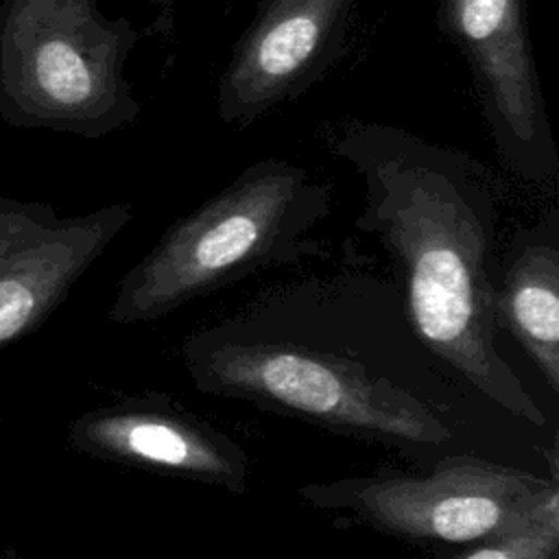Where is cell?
<instances>
[{"label": "cell", "mask_w": 559, "mask_h": 559, "mask_svg": "<svg viewBox=\"0 0 559 559\" xmlns=\"http://www.w3.org/2000/svg\"><path fill=\"white\" fill-rule=\"evenodd\" d=\"M299 500L345 513L373 531L430 546H467L504 537L559 504L557 478L496 463L474 452H448L421 472L380 469L317 480Z\"/></svg>", "instance_id": "obj_4"}, {"label": "cell", "mask_w": 559, "mask_h": 559, "mask_svg": "<svg viewBox=\"0 0 559 559\" xmlns=\"http://www.w3.org/2000/svg\"><path fill=\"white\" fill-rule=\"evenodd\" d=\"M493 323L507 330L559 393V212L520 229L496 269Z\"/></svg>", "instance_id": "obj_9"}, {"label": "cell", "mask_w": 559, "mask_h": 559, "mask_svg": "<svg viewBox=\"0 0 559 559\" xmlns=\"http://www.w3.org/2000/svg\"><path fill=\"white\" fill-rule=\"evenodd\" d=\"M356 0H260L216 92V114L247 127L319 81L343 55Z\"/></svg>", "instance_id": "obj_6"}, {"label": "cell", "mask_w": 559, "mask_h": 559, "mask_svg": "<svg viewBox=\"0 0 559 559\" xmlns=\"http://www.w3.org/2000/svg\"><path fill=\"white\" fill-rule=\"evenodd\" d=\"M439 22L467 59L502 164L524 181H555L559 151L533 57L526 0H439Z\"/></svg>", "instance_id": "obj_5"}, {"label": "cell", "mask_w": 559, "mask_h": 559, "mask_svg": "<svg viewBox=\"0 0 559 559\" xmlns=\"http://www.w3.org/2000/svg\"><path fill=\"white\" fill-rule=\"evenodd\" d=\"M181 358L207 395L408 456L454 452L461 415L452 389L391 280L345 266L271 286L188 334Z\"/></svg>", "instance_id": "obj_1"}, {"label": "cell", "mask_w": 559, "mask_h": 559, "mask_svg": "<svg viewBox=\"0 0 559 559\" xmlns=\"http://www.w3.org/2000/svg\"><path fill=\"white\" fill-rule=\"evenodd\" d=\"M330 210L325 181L293 162L260 159L159 236L118 282L107 319L153 323L255 271L297 264L319 253L312 234Z\"/></svg>", "instance_id": "obj_3"}, {"label": "cell", "mask_w": 559, "mask_h": 559, "mask_svg": "<svg viewBox=\"0 0 559 559\" xmlns=\"http://www.w3.org/2000/svg\"><path fill=\"white\" fill-rule=\"evenodd\" d=\"M439 559H559V504L504 537L467 544Z\"/></svg>", "instance_id": "obj_10"}, {"label": "cell", "mask_w": 559, "mask_h": 559, "mask_svg": "<svg viewBox=\"0 0 559 559\" xmlns=\"http://www.w3.org/2000/svg\"><path fill=\"white\" fill-rule=\"evenodd\" d=\"M332 148L362 183L356 227L393 260L417 341L485 402L548 428L496 345V203L487 170L463 151L371 120L343 124Z\"/></svg>", "instance_id": "obj_2"}, {"label": "cell", "mask_w": 559, "mask_h": 559, "mask_svg": "<svg viewBox=\"0 0 559 559\" xmlns=\"http://www.w3.org/2000/svg\"><path fill=\"white\" fill-rule=\"evenodd\" d=\"M70 445L87 456L240 496L249 487V456L166 393H144L85 411L68 428Z\"/></svg>", "instance_id": "obj_7"}, {"label": "cell", "mask_w": 559, "mask_h": 559, "mask_svg": "<svg viewBox=\"0 0 559 559\" xmlns=\"http://www.w3.org/2000/svg\"><path fill=\"white\" fill-rule=\"evenodd\" d=\"M129 221V205H111L70 225L0 234V347L46 323Z\"/></svg>", "instance_id": "obj_8"}]
</instances>
